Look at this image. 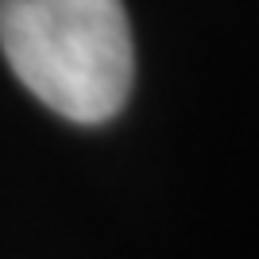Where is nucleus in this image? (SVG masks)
<instances>
[{
	"label": "nucleus",
	"instance_id": "nucleus-1",
	"mask_svg": "<svg viewBox=\"0 0 259 259\" xmlns=\"http://www.w3.org/2000/svg\"><path fill=\"white\" fill-rule=\"evenodd\" d=\"M0 51L35 97L74 124H105L132 93L124 0H0Z\"/></svg>",
	"mask_w": 259,
	"mask_h": 259
}]
</instances>
